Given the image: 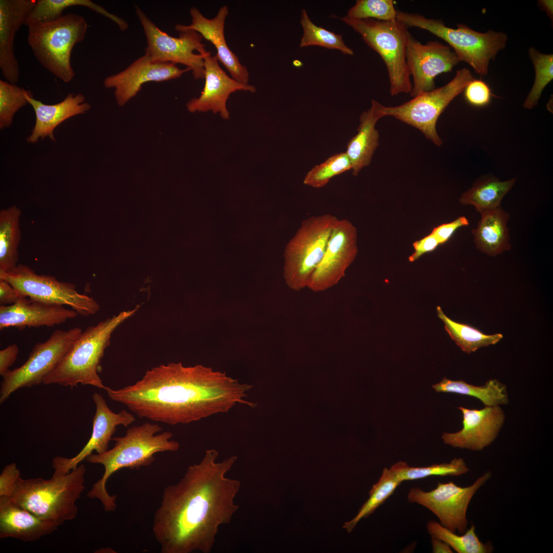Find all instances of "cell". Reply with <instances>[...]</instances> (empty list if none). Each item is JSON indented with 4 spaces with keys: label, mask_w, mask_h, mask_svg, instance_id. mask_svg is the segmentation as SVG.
I'll list each match as a JSON object with an SVG mask.
<instances>
[{
    "label": "cell",
    "mask_w": 553,
    "mask_h": 553,
    "mask_svg": "<svg viewBox=\"0 0 553 553\" xmlns=\"http://www.w3.org/2000/svg\"><path fill=\"white\" fill-rule=\"evenodd\" d=\"M218 456L207 450L177 483L164 488L152 525L162 553H209L219 527L238 510L235 499L241 482L227 477L238 457L218 462Z\"/></svg>",
    "instance_id": "1"
},
{
    "label": "cell",
    "mask_w": 553,
    "mask_h": 553,
    "mask_svg": "<svg viewBox=\"0 0 553 553\" xmlns=\"http://www.w3.org/2000/svg\"><path fill=\"white\" fill-rule=\"evenodd\" d=\"M251 388L201 365L171 363L146 371L132 385L103 390L139 418L175 425L227 412L237 404L254 408V402L246 400Z\"/></svg>",
    "instance_id": "2"
},
{
    "label": "cell",
    "mask_w": 553,
    "mask_h": 553,
    "mask_svg": "<svg viewBox=\"0 0 553 553\" xmlns=\"http://www.w3.org/2000/svg\"><path fill=\"white\" fill-rule=\"evenodd\" d=\"M162 430L158 424L149 422L132 427L124 436L112 438L115 441L113 448L88 456L87 462L101 464L104 468L102 477L87 493L88 497L100 500L105 512L114 511L117 496L110 495L106 489L107 482L112 474L123 468L134 470L149 466L155 461V454L179 450V443L171 439L173 433L164 431L158 434Z\"/></svg>",
    "instance_id": "3"
},
{
    "label": "cell",
    "mask_w": 553,
    "mask_h": 553,
    "mask_svg": "<svg viewBox=\"0 0 553 553\" xmlns=\"http://www.w3.org/2000/svg\"><path fill=\"white\" fill-rule=\"evenodd\" d=\"M139 308L124 311L82 331L56 368L43 380L45 385L58 384L72 388L79 384L104 389L98 375L104 351L111 335Z\"/></svg>",
    "instance_id": "4"
},
{
    "label": "cell",
    "mask_w": 553,
    "mask_h": 553,
    "mask_svg": "<svg viewBox=\"0 0 553 553\" xmlns=\"http://www.w3.org/2000/svg\"><path fill=\"white\" fill-rule=\"evenodd\" d=\"M86 467L79 464L66 474L53 473L49 479L20 478L11 497L22 507L58 526L74 519L76 502L85 490Z\"/></svg>",
    "instance_id": "5"
},
{
    "label": "cell",
    "mask_w": 553,
    "mask_h": 553,
    "mask_svg": "<svg viewBox=\"0 0 553 553\" xmlns=\"http://www.w3.org/2000/svg\"><path fill=\"white\" fill-rule=\"evenodd\" d=\"M27 27V42L37 60L62 81H71L75 75L71 53L74 46L85 38L86 20L80 15L70 13Z\"/></svg>",
    "instance_id": "6"
},
{
    "label": "cell",
    "mask_w": 553,
    "mask_h": 553,
    "mask_svg": "<svg viewBox=\"0 0 553 553\" xmlns=\"http://www.w3.org/2000/svg\"><path fill=\"white\" fill-rule=\"evenodd\" d=\"M396 19L408 27L426 30L444 40L460 61L470 65L481 76L487 74L491 60L495 59L498 52L505 48L507 41V35L502 32L488 30L481 33L463 24L452 28L440 19L417 13L397 10Z\"/></svg>",
    "instance_id": "7"
},
{
    "label": "cell",
    "mask_w": 553,
    "mask_h": 553,
    "mask_svg": "<svg viewBox=\"0 0 553 553\" xmlns=\"http://www.w3.org/2000/svg\"><path fill=\"white\" fill-rule=\"evenodd\" d=\"M361 36L366 44L384 61L388 73L392 96L410 93L412 89L406 60L408 27L397 19L381 21L339 18Z\"/></svg>",
    "instance_id": "8"
},
{
    "label": "cell",
    "mask_w": 553,
    "mask_h": 553,
    "mask_svg": "<svg viewBox=\"0 0 553 553\" xmlns=\"http://www.w3.org/2000/svg\"><path fill=\"white\" fill-rule=\"evenodd\" d=\"M337 220L336 217L326 214L302 221L284 251V277L290 289L298 291L307 287L323 259Z\"/></svg>",
    "instance_id": "9"
},
{
    "label": "cell",
    "mask_w": 553,
    "mask_h": 553,
    "mask_svg": "<svg viewBox=\"0 0 553 553\" xmlns=\"http://www.w3.org/2000/svg\"><path fill=\"white\" fill-rule=\"evenodd\" d=\"M473 79L469 69H461L445 85L417 96L398 106L386 107L379 103V111L382 117L393 116L417 129L427 139L440 146L442 142L436 130L437 120L450 103L464 91Z\"/></svg>",
    "instance_id": "10"
},
{
    "label": "cell",
    "mask_w": 553,
    "mask_h": 553,
    "mask_svg": "<svg viewBox=\"0 0 553 553\" xmlns=\"http://www.w3.org/2000/svg\"><path fill=\"white\" fill-rule=\"evenodd\" d=\"M82 331L79 327L67 330L57 329L47 341L37 343L24 364L10 370L2 376L0 402H4L19 389L42 383L56 368Z\"/></svg>",
    "instance_id": "11"
},
{
    "label": "cell",
    "mask_w": 553,
    "mask_h": 553,
    "mask_svg": "<svg viewBox=\"0 0 553 553\" xmlns=\"http://www.w3.org/2000/svg\"><path fill=\"white\" fill-rule=\"evenodd\" d=\"M0 279L32 300L68 306L82 316L93 315L100 308L93 297L79 293L74 284L58 281L52 275L37 274L26 265L18 264L10 271L0 272Z\"/></svg>",
    "instance_id": "12"
},
{
    "label": "cell",
    "mask_w": 553,
    "mask_h": 553,
    "mask_svg": "<svg viewBox=\"0 0 553 553\" xmlns=\"http://www.w3.org/2000/svg\"><path fill=\"white\" fill-rule=\"evenodd\" d=\"M135 12L146 37L145 54L155 60L185 65L196 80L204 78L201 54L207 51L199 33L184 29L179 31L178 37H173L160 30L137 6Z\"/></svg>",
    "instance_id": "13"
},
{
    "label": "cell",
    "mask_w": 553,
    "mask_h": 553,
    "mask_svg": "<svg viewBox=\"0 0 553 553\" xmlns=\"http://www.w3.org/2000/svg\"><path fill=\"white\" fill-rule=\"evenodd\" d=\"M491 477L492 473L487 471L466 487L459 486L451 481L439 482L435 488L429 492L414 487L408 493V501L426 507L438 518L441 525L462 534L467 529L466 515L469 503L476 492Z\"/></svg>",
    "instance_id": "14"
},
{
    "label": "cell",
    "mask_w": 553,
    "mask_h": 553,
    "mask_svg": "<svg viewBox=\"0 0 553 553\" xmlns=\"http://www.w3.org/2000/svg\"><path fill=\"white\" fill-rule=\"evenodd\" d=\"M357 235L348 220H338L330 236L323 259L310 277L307 287L321 292L336 285L357 254Z\"/></svg>",
    "instance_id": "15"
},
{
    "label": "cell",
    "mask_w": 553,
    "mask_h": 553,
    "mask_svg": "<svg viewBox=\"0 0 553 553\" xmlns=\"http://www.w3.org/2000/svg\"><path fill=\"white\" fill-rule=\"evenodd\" d=\"M406 60L413 83L412 97L435 89L439 74L451 72L459 60L451 48L437 41L422 44L409 32L407 40Z\"/></svg>",
    "instance_id": "16"
},
{
    "label": "cell",
    "mask_w": 553,
    "mask_h": 553,
    "mask_svg": "<svg viewBox=\"0 0 553 553\" xmlns=\"http://www.w3.org/2000/svg\"><path fill=\"white\" fill-rule=\"evenodd\" d=\"M189 71L188 68L181 69L173 63L155 60L145 53L124 70L105 77L103 84L106 88L114 89L117 104L122 107L138 93L145 83L176 79Z\"/></svg>",
    "instance_id": "17"
},
{
    "label": "cell",
    "mask_w": 553,
    "mask_h": 553,
    "mask_svg": "<svg viewBox=\"0 0 553 553\" xmlns=\"http://www.w3.org/2000/svg\"><path fill=\"white\" fill-rule=\"evenodd\" d=\"M92 398L96 411L93 418L92 432L89 441L81 450L72 458L55 456L52 463L54 473H69L91 455L94 451L97 454L108 451L109 443L112 439L117 427L122 425L126 427L135 421V417L125 410L118 413L112 411L100 394L94 393Z\"/></svg>",
    "instance_id": "18"
},
{
    "label": "cell",
    "mask_w": 553,
    "mask_h": 553,
    "mask_svg": "<svg viewBox=\"0 0 553 553\" xmlns=\"http://www.w3.org/2000/svg\"><path fill=\"white\" fill-rule=\"evenodd\" d=\"M201 55L204 60V87L199 97L187 103L186 108L190 113L211 111L214 114L219 113L222 118L228 119L226 102L230 95L237 91L254 93L256 88L229 76L220 67L216 56H211L209 51Z\"/></svg>",
    "instance_id": "19"
},
{
    "label": "cell",
    "mask_w": 553,
    "mask_h": 553,
    "mask_svg": "<svg viewBox=\"0 0 553 553\" xmlns=\"http://www.w3.org/2000/svg\"><path fill=\"white\" fill-rule=\"evenodd\" d=\"M463 414V428L453 433H444L442 438L454 448L481 451L497 436L504 419L499 406L485 407L480 410L459 407Z\"/></svg>",
    "instance_id": "20"
},
{
    "label": "cell",
    "mask_w": 553,
    "mask_h": 553,
    "mask_svg": "<svg viewBox=\"0 0 553 553\" xmlns=\"http://www.w3.org/2000/svg\"><path fill=\"white\" fill-rule=\"evenodd\" d=\"M192 23L184 25L177 24L175 28L178 32L184 29L193 30L199 33L203 38L210 41L216 48L215 56L229 72L231 77L236 80L248 83L249 75L246 67L242 65L238 56L229 48L224 35L226 18L229 11L227 6H222L217 15L212 18L203 15L195 7L190 9Z\"/></svg>",
    "instance_id": "21"
},
{
    "label": "cell",
    "mask_w": 553,
    "mask_h": 553,
    "mask_svg": "<svg viewBox=\"0 0 553 553\" xmlns=\"http://www.w3.org/2000/svg\"><path fill=\"white\" fill-rule=\"evenodd\" d=\"M78 314L65 306L48 304L25 297L16 303L0 306V329L15 327H53L74 318Z\"/></svg>",
    "instance_id": "22"
},
{
    "label": "cell",
    "mask_w": 553,
    "mask_h": 553,
    "mask_svg": "<svg viewBox=\"0 0 553 553\" xmlns=\"http://www.w3.org/2000/svg\"><path fill=\"white\" fill-rule=\"evenodd\" d=\"M36 0L0 1V69L5 79L15 84L20 70L14 54L16 32L35 6Z\"/></svg>",
    "instance_id": "23"
},
{
    "label": "cell",
    "mask_w": 553,
    "mask_h": 553,
    "mask_svg": "<svg viewBox=\"0 0 553 553\" xmlns=\"http://www.w3.org/2000/svg\"><path fill=\"white\" fill-rule=\"evenodd\" d=\"M58 526L20 506L11 497H0V538L35 542L50 535Z\"/></svg>",
    "instance_id": "24"
},
{
    "label": "cell",
    "mask_w": 553,
    "mask_h": 553,
    "mask_svg": "<svg viewBox=\"0 0 553 553\" xmlns=\"http://www.w3.org/2000/svg\"><path fill=\"white\" fill-rule=\"evenodd\" d=\"M28 100L35 115L34 126L27 138L30 143L47 136L55 141L53 131L58 125L73 116L86 113L91 107L80 93H69L62 101L54 104H45L34 99L32 94L28 96Z\"/></svg>",
    "instance_id": "25"
},
{
    "label": "cell",
    "mask_w": 553,
    "mask_h": 553,
    "mask_svg": "<svg viewBox=\"0 0 553 553\" xmlns=\"http://www.w3.org/2000/svg\"><path fill=\"white\" fill-rule=\"evenodd\" d=\"M379 102L372 100L370 108L361 114L357 133L348 142L346 152L351 163L352 174L357 176L364 167L369 165L379 145V133L375 129L378 120L382 117Z\"/></svg>",
    "instance_id": "26"
},
{
    "label": "cell",
    "mask_w": 553,
    "mask_h": 553,
    "mask_svg": "<svg viewBox=\"0 0 553 553\" xmlns=\"http://www.w3.org/2000/svg\"><path fill=\"white\" fill-rule=\"evenodd\" d=\"M481 219L472 230L476 248L495 257L511 249L507 223L509 215L500 206L479 212Z\"/></svg>",
    "instance_id": "27"
},
{
    "label": "cell",
    "mask_w": 553,
    "mask_h": 553,
    "mask_svg": "<svg viewBox=\"0 0 553 553\" xmlns=\"http://www.w3.org/2000/svg\"><path fill=\"white\" fill-rule=\"evenodd\" d=\"M516 181L515 178L500 181L494 176L482 177L461 195L459 201L463 205L474 206L478 212L498 208Z\"/></svg>",
    "instance_id": "28"
},
{
    "label": "cell",
    "mask_w": 553,
    "mask_h": 553,
    "mask_svg": "<svg viewBox=\"0 0 553 553\" xmlns=\"http://www.w3.org/2000/svg\"><path fill=\"white\" fill-rule=\"evenodd\" d=\"M21 214L16 205L0 211V272L10 271L18 265Z\"/></svg>",
    "instance_id": "29"
},
{
    "label": "cell",
    "mask_w": 553,
    "mask_h": 553,
    "mask_svg": "<svg viewBox=\"0 0 553 553\" xmlns=\"http://www.w3.org/2000/svg\"><path fill=\"white\" fill-rule=\"evenodd\" d=\"M73 6L85 7L107 17L115 23L122 31L128 28L127 23L123 19L90 0H36L24 25L27 26L35 22L55 19L63 15L65 9Z\"/></svg>",
    "instance_id": "30"
},
{
    "label": "cell",
    "mask_w": 553,
    "mask_h": 553,
    "mask_svg": "<svg viewBox=\"0 0 553 553\" xmlns=\"http://www.w3.org/2000/svg\"><path fill=\"white\" fill-rule=\"evenodd\" d=\"M438 392L455 393L469 395L480 399L485 407L506 405L508 402L506 386L496 379H491L484 385L476 386L463 380H453L443 378L432 386Z\"/></svg>",
    "instance_id": "31"
},
{
    "label": "cell",
    "mask_w": 553,
    "mask_h": 553,
    "mask_svg": "<svg viewBox=\"0 0 553 553\" xmlns=\"http://www.w3.org/2000/svg\"><path fill=\"white\" fill-rule=\"evenodd\" d=\"M438 316L443 321L444 328L451 338L467 353L479 348L494 345L502 338L501 334L486 335L469 325L455 322L448 317L440 306L437 307Z\"/></svg>",
    "instance_id": "32"
},
{
    "label": "cell",
    "mask_w": 553,
    "mask_h": 553,
    "mask_svg": "<svg viewBox=\"0 0 553 553\" xmlns=\"http://www.w3.org/2000/svg\"><path fill=\"white\" fill-rule=\"evenodd\" d=\"M427 529L432 537L445 542L458 553H489L494 550L492 543H483L479 540L473 524L460 535L433 520L427 523Z\"/></svg>",
    "instance_id": "33"
},
{
    "label": "cell",
    "mask_w": 553,
    "mask_h": 553,
    "mask_svg": "<svg viewBox=\"0 0 553 553\" xmlns=\"http://www.w3.org/2000/svg\"><path fill=\"white\" fill-rule=\"evenodd\" d=\"M403 482L390 468L384 469L378 481L369 492V498L363 504L356 515L345 523L343 527L350 533L363 518L369 516L390 496Z\"/></svg>",
    "instance_id": "34"
},
{
    "label": "cell",
    "mask_w": 553,
    "mask_h": 553,
    "mask_svg": "<svg viewBox=\"0 0 553 553\" xmlns=\"http://www.w3.org/2000/svg\"><path fill=\"white\" fill-rule=\"evenodd\" d=\"M390 469L404 481L424 478L431 476H458L470 471L464 460L454 458L450 463L434 464L425 467H413L403 461L393 464Z\"/></svg>",
    "instance_id": "35"
},
{
    "label": "cell",
    "mask_w": 553,
    "mask_h": 553,
    "mask_svg": "<svg viewBox=\"0 0 553 553\" xmlns=\"http://www.w3.org/2000/svg\"><path fill=\"white\" fill-rule=\"evenodd\" d=\"M300 23L303 31L300 44L301 47L317 46L336 49L346 55H354L353 50L345 44L341 35L315 25L310 19L305 9L301 11Z\"/></svg>",
    "instance_id": "36"
},
{
    "label": "cell",
    "mask_w": 553,
    "mask_h": 553,
    "mask_svg": "<svg viewBox=\"0 0 553 553\" xmlns=\"http://www.w3.org/2000/svg\"><path fill=\"white\" fill-rule=\"evenodd\" d=\"M528 54L534 66L535 77L523 107L531 109L538 104L543 90L553 79V55L542 53L532 47L528 49Z\"/></svg>",
    "instance_id": "37"
},
{
    "label": "cell",
    "mask_w": 553,
    "mask_h": 553,
    "mask_svg": "<svg viewBox=\"0 0 553 553\" xmlns=\"http://www.w3.org/2000/svg\"><path fill=\"white\" fill-rule=\"evenodd\" d=\"M31 92L19 88L7 80H0V128L10 126L15 113L29 104Z\"/></svg>",
    "instance_id": "38"
},
{
    "label": "cell",
    "mask_w": 553,
    "mask_h": 553,
    "mask_svg": "<svg viewBox=\"0 0 553 553\" xmlns=\"http://www.w3.org/2000/svg\"><path fill=\"white\" fill-rule=\"evenodd\" d=\"M352 168L346 152L334 154L323 163L314 166L306 174L304 184L319 188L325 186L330 180Z\"/></svg>",
    "instance_id": "39"
},
{
    "label": "cell",
    "mask_w": 553,
    "mask_h": 553,
    "mask_svg": "<svg viewBox=\"0 0 553 553\" xmlns=\"http://www.w3.org/2000/svg\"><path fill=\"white\" fill-rule=\"evenodd\" d=\"M396 15L392 0H358L348 11L346 16L356 19L393 21L396 19Z\"/></svg>",
    "instance_id": "40"
},
{
    "label": "cell",
    "mask_w": 553,
    "mask_h": 553,
    "mask_svg": "<svg viewBox=\"0 0 553 553\" xmlns=\"http://www.w3.org/2000/svg\"><path fill=\"white\" fill-rule=\"evenodd\" d=\"M464 91L465 100L472 105L482 107L491 101L492 96L491 90L488 85L481 80L473 79Z\"/></svg>",
    "instance_id": "41"
},
{
    "label": "cell",
    "mask_w": 553,
    "mask_h": 553,
    "mask_svg": "<svg viewBox=\"0 0 553 553\" xmlns=\"http://www.w3.org/2000/svg\"><path fill=\"white\" fill-rule=\"evenodd\" d=\"M20 477V472L15 462L8 464L0 475V497H11Z\"/></svg>",
    "instance_id": "42"
},
{
    "label": "cell",
    "mask_w": 553,
    "mask_h": 553,
    "mask_svg": "<svg viewBox=\"0 0 553 553\" xmlns=\"http://www.w3.org/2000/svg\"><path fill=\"white\" fill-rule=\"evenodd\" d=\"M469 221L464 216L459 217L450 223L441 224L434 228L432 233L436 237L440 244L449 240L455 232L459 228L468 226Z\"/></svg>",
    "instance_id": "43"
},
{
    "label": "cell",
    "mask_w": 553,
    "mask_h": 553,
    "mask_svg": "<svg viewBox=\"0 0 553 553\" xmlns=\"http://www.w3.org/2000/svg\"><path fill=\"white\" fill-rule=\"evenodd\" d=\"M440 245L436 237L431 232L423 238L413 243L414 253L409 257V260L412 262L416 261L424 253L432 252Z\"/></svg>",
    "instance_id": "44"
},
{
    "label": "cell",
    "mask_w": 553,
    "mask_h": 553,
    "mask_svg": "<svg viewBox=\"0 0 553 553\" xmlns=\"http://www.w3.org/2000/svg\"><path fill=\"white\" fill-rule=\"evenodd\" d=\"M21 294L8 282L0 279V304L1 306L13 305L24 297Z\"/></svg>",
    "instance_id": "45"
},
{
    "label": "cell",
    "mask_w": 553,
    "mask_h": 553,
    "mask_svg": "<svg viewBox=\"0 0 553 553\" xmlns=\"http://www.w3.org/2000/svg\"><path fill=\"white\" fill-rule=\"evenodd\" d=\"M19 348L15 344L10 345L0 351V375L3 376L14 363L18 353Z\"/></svg>",
    "instance_id": "46"
},
{
    "label": "cell",
    "mask_w": 553,
    "mask_h": 553,
    "mask_svg": "<svg viewBox=\"0 0 553 553\" xmlns=\"http://www.w3.org/2000/svg\"><path fill=\"white\" fill-rule=\"evenodd\" d=\"M432 552L434 553H452L451 547L443 541L431 537Z\"/></svg>",
    "instance_id": "47"
},
{
    "label": "cell",
    "mask_w": 553,
    "mask_h": 553,
    "mask_svg": "<svg viewBox=\"0 0 553 553\" xmlns=\"http://www.w3.org/2000/svg\"><path fill=\"white\" fill-rule=\"evenodd\" d=\"M540 3L541 6L544 8L545 10L546 11L547 13L551 17V15H552V1H540Z\"/></svg>",
    "instance_id": "48"
}]
</instances>
